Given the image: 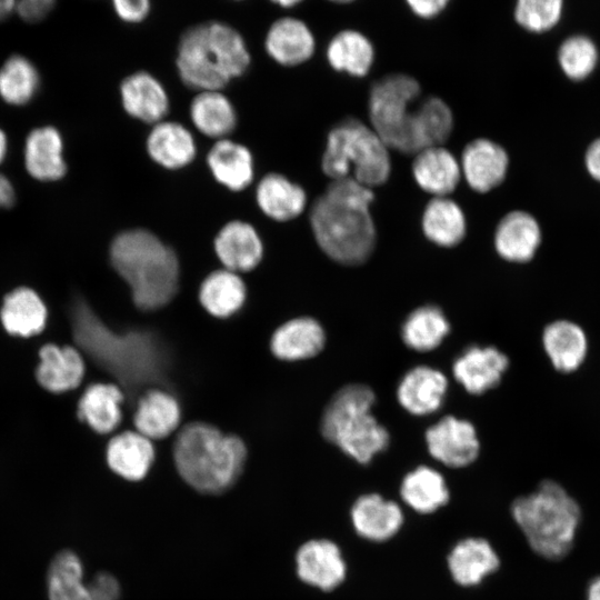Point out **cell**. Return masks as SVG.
I'll list each match as a JSON object with an SVG mask.
<instances>
[{"instance_id":"11","label":"cell","mask_w":600,"mask_h":600,"mask_svg":"<svg viewBox=\"0 0 600 600\" xmlns=\"http://www.w3.org/2000/svg\"><path fill=\"white\" fill-rule=\"evenodd\" d=\"M430 454L451 468L472 463L479 453V440L473 424L467 420L447 416L426 431Z\"/></svg>"},{"instance_id":"9","label":"cell","mask_w":600,"mask_h":600,"mask_svg":"<svg viewBox=\"0 0 600 600\" xmlns=\"http://www.w3.org/2000/svg\"><path fill=\"white\" fill-rule=\"evenodd\" d=\"M421 92L419 82L407 74H389L376 81L369 92L371 128L388 147L416 154V111L412 104Z\"/></svg>"},{"instance_id":"35","label":"cell","mask_w":600,"mask_h":600,"mask_svg":"<svg viewBox=\"0 0 600 600\" xmlns=\"http://www.w3.org/2000/svg\"><path fill=\"white\" fill-rule=\"evenodd\" d=\"M247 297L246 284L237 272L220 269L204 278L199 299L212 316L228 318L240 310Z\"/></svg>"},{"instance_id":"12","label":"cell","mask_w":600,"mask_h":600,"mask_svg":"<svg viewBox=\"0 0 600 600\" xmlns=\"http://www.w3.org/2000/svg\"><path fill=\"white\" fill-rule=\"evenodd\" d=\"M451 580L461 588H473L497 572L501 561L491 542L482 537L458 540L446 557Z\"/></svg>"},{"instance_id":"28","label":"cell","mask_w":600,"mask_h":600,"mask_svg":"<svg viewBox=\"0 0 600 600\" xmlns=\"http://www.w3.org/2000/svg\"><path fill=\"white\" fill-rule=\"evenodd\" d=\"M256 200L267 217L280 222L299 217L307 206L303 188L277 172H270L259 181Z\"/></svg>"},{"instance_id":"53","label":"cell","mask_w":600,"mask_h":600,"mask_svg":"<svg viewBox=\"0 0 600 600\" xmlns=\"http://www.w3.org/2000/svg\"><path fill=\"white\" fill-rule=\"evenodd\" d=\"M329 1H332V2H336V3H348V2H351L353 0H329Z\"/></svg>"},{"instance_id":"23","label":"cell","mask_w":600,"mask_h":600,"mask_svg":"<svg viewBox=\"0 0 600 600\" xmlns=\"http://www.w3.org/2000/svg\"><path fill=\"white\" fill-rule=\"evenodd\" d=\"M180 404L164 388L147 389L138 399L133 422L139 433L148 439H162L180 422Z\"/></svg>"},{"instance_id":"7","label":"cell","mask_w":600,"mask_h":600,"mask_svg":"<svg viewBox=\"0 0 600 600\" xmlns=\"http://www.w3.org/2000/svg\"><path fill=\"white\" fill-rule=\"evenodd\" d=\"M373 403L371 388L348 384L331 398L321 418L322 436L362 464L386 450L390 439L371 413Z\"/></svg>"},{"instance_id":"4","label":"cell","mask_w":600,"mask_h":600,"mask_svg":"<svg viewBox=\"0 0 600 600\" xmlns=\"http://www.w3.org/2000/svg\"><path fill=\"white\" fill-rule=\"evenodd\" d=\"M241 33L228 23L207 21L180 37L176 64L181 81L193 90H222L250 66Z\"/></svg>"},{"instance_id":"21","label":"cell","mask_w":600,"mask_h":600,"mask_svg":"<svg viewBox=\"0 0 600 600\" xmlns=\"http://www.w3.org/2000/svg\"><path fill=\"white\" fill-rule=\"evenodd\" d=\"M447 388L448 381L441 371L428 366H418L402 377L397 389V398L408 412L426 416L441 407Z\"/></svg>"},{"instance_id":"49","label":"cell","mask_w":600,"mask_h":600,"mask_svg":"<svg viewBox=\"0 0 600 600\" xmlns=\"http://www.w3.org/2000/svg\"><path fill=\"white\" fill-rule=\"evenodd\" d=\"M14 201V191L10 181L0 173V207H10Z\"/></svg>"},{"instance_id":"16","label":"cell","mask_w":600,"mask_h":600,"mask_svg":"<svg viewBox=\"0 0 600 600\" xmlns=\"http://www.w3.org/2000/svg\"><path fill=\"white\" fill-rule=\"evenodd\" d=\"M508 364V357L497 348L472 346L454 360L452 372L469 393L481 394L499 384Z\"/></svg>"},{"instance_id":"29","label":"cell","mask_w":600,"mask_h":600,"mask_svg":"<svg viewBox=\"0 0 600 600\" xmlns=\"http://www.w3.org/2000/svg\"><path fill=\"white\" fill-rule=\"evenodd\" d=\"M124 392L117 383L90 384L78 402V417L98 433H109L121 422Z\"/></svg>"},{"instance_id":"34","label":"cell","mask_w":600,"mask_h":600,"mask_svg":"<svg viewBox=\"0 0 600 600\" xmlns=\"http://www.w3.org/2000/svg\"><path fill=\"white\" fill-rule=\"evenodd\" d=\"M190 118L202 134L226 139L237 127V113L231 101L220 90H204L192 99Z\"/></svg>"},{"instance_id":"32","label":"cell","mask_w":600,"mask_h":600,"mask_svg":"<svg viewBox=\"0 0 600 600\" xmlns=\"http://www.w3.org/2000/svg\"><path fill=\"white\" fill-rule=\"evenodd\" d=\"M400 497L417 513L430 514L448 503L450 492L439 471L420 466L402 479Z\"/></svg>"},{"instance_id":"33","label":"cell","mask_w":600,"mask_h":600,"mask_svg":"<svg viewBox=\"0 0 600 600\" xmlns=\"http://www.w3.org/2000/svg\"><path fill=\"white\" fill-rule=\"evenodd\" d=\"M24 159L28 172L38 180H57L66 173L62 140L52 127L30 132L26 141Z\"/></svg>"},{"instance_id":"8","label":"cell","mask_w":600,"mask_h":600,"mask_svg":"<svg viewBox=\"0 0 600 600\" xmlns=\"http://www.w3.org/2000/svg\"><path fill=\"white\" fill-rule=\"evenodd\" d=\"M321 168L331 180L352 173L351 178L372 189L387 182L391 160L388 147L371 127L347 118L329 131Z\"/></svg>"},{"instance_id":"3","label":"cell","mask_w":600,"mask_h":600,"mask_svg":"<svg viewBox=\"0 0 600 600\" xmlns=\"http://www.w3.org/2000/svg\"><path fill=\"white\" fill-rule=\"evenodd\" d=\"M110 261L128 283L134 304L143 311L167 306L179 289L174 250L147 229H129L114 237Z\"/></svg>"},{"instance_id":"46","label":"cell","mask_w":600,"mask_h":600,"mask_svg":"<svg viewBox=\"0 0 600 600\" xmlns=\"http://www.w3.org/2000/svg\"><path fill=\"white\" fill-rule=\"evenodd\" d=\"M91 600H120L121 588L109 572L97 573L88 583Z\"/></svg>"},{"instance_id":"17","label":"cell","mask_w":600,"mask_h":600,"mask_svg":"<svg viewBox=\"0 0 600 600\" xmlns=\"http://www.w3.org/2000/svg\"><path fill=\"white\" fill-rule=\"evenodd\" d=\"M264 49L277 63L294 67L313 56L316 39L304 21L294 17H282L269 27Z\"/></svg>"},{"instance_id":"26","label":"cell","mask_w":600,"mask_h":600,"mask_svg":"<svg viewBox=\"0 0 600 600\" xmlns=\"http://www.w3.org/2000/svg\"><path fill=\"white\" fill-rule=\"evenodd\" d=\"M47 307L32 289L20 287L9 292L0 309V320L4 330L17 337L29 338L46 328Z\"/></svg>"},{"instance_id":"2","label":"cell","mask_w":600,"mask_h":600,"mask_svg":"<svg viewBox=\"0 0 600 600\" xmlns=\"http://www.w3.org/2000/svg\"><path fill=\"white\" fill-rule=\"evenodd\" d=\"M372 189L351 177L332 180L312 203L310 224L320 249L333 261L358 266L372 254L377 232L370 214Z\"/></svg>"},{"instance_id":"14","label":"cell","mask_w":600,"mask_h":600,"mask_svg":"<svg viewBox=\"0 0 600 600\" xmlns=\"http://www.w3.org/2000/svg\"><path fill=\"white\" fill-rule=\"evenodd\" d=\"M542 347L553 369L573 373L586 362L589 339L586 330L570 319H557L542 331Z\"/></svg>"},{"instance_id":"38","label":"cell","mask_w":600,"mask_h":600,"mask_svg":"<svg viewBox=\"0 0 600 600\" xmlns=\"http://www.w3.org/2000/svg\"><path fill=\"white\" fill-rule=\"evenodd\" d=\"M83 574V563L76 552L71 550L58 552L47 571L48 599L91 600Z\"/></svg>"},{"instance_id":"45","label":"cell","mask_w":600,"mask_h":600,"mask_svg":"<svg viewBox=\"0 0 600 600\" xmlns=\"http://www.w3.org/2000/svg\"><path fill=\"white\" fill-rule=\"evenodd\" d=\"M117 17L127 23H140L150 13L151 0H111Z\"/></svg>"},{"instance_id":"43","label":"cell","mask_w":600,"mask_h":600,"mask_svg":"<svg viewBox=\"0 0 600 600\" xmlns=\"http://www.w3.org/2000/svg\"><path fill=\"white\" fill-rule=\"evenodd\" d=\"M563 0H517L514 19L531 32H544L560 20Z\"/></svg>"},{"instance_id":"15","label":"cell","mask_w":600,"mask_h":600,"mask_svg":"<svg viewBox=\"0 0 600 600\" xmlns=\"http://www.w3.org/2000/svg\"><path fill=\"white\" fill-rule=\"evenodd\" d=\"M213 247L224 269L237 273L253 270L263 257L259 233L253 226L241 220L226 223L217 233Z\"/></svg>"},{"instance_id":"50","label":"cell","mask_w":600,"mask_h":600,"mask_svg":"<svg viewBox=\"0 0 600 600\" xmlns=\"http://www.w3.org/2000/svg\"><path fill=\"white\" fill-rule=\"evenodd\" d=\"M587 600H600V577L594 578L588 584Z\"/></svg>"},{"instance_id":"10","label":"cell","mask_w":600,"mask_h":600,"mask_svg":"<svg viewBox=\"0 0 600 600\" xmlns=\"http://www.w3.org/2000/svg\"><path fill=\"white\" fill-rule=\"evenodd\" d=\"M299 579L323 592L339 588L347 578L348 566L340 547L329 539H311L296 552Z\"/></svg>"},{"instance_id":"25","label":"cell","mask_w":600,"mask_h":600,"mask_svg":"<svg viewBox=\"0 0 600 600\" xmlns=\"http://www.w3.org/2000/svg\"><path fill=\"white\" fill-rule=\"evenodd\" d=\"M146 146L150 158L169 170L187 167L197 153L190 131L174 121L156 123L147 137Z\"/></svg>"},{"instance_id":"18","label":"cell","mask_w":600,"mask_h":600,"mask_svg":"<svg viewBox=\"0 0 600 600\" xmlns=\"http://www.w3.org/2000/svg\"><path fill=\"white\" fill-rule=\"evenodd\" d=\"M508 164L506 150L489 139H476L462 152V173L477 192H488L498 187L506 178Z\"/></svg>"},{"instance_id":"22","label":"cell","mask_w":600,"mask_h":600,"mask_svg":"<svg viewBox=\"0 0 600 600\" xmlns=\"http://www.w3.org/2000/svg\"><path fill=\"white\" fill-rule=\"evenodd\" d=\"M541 242L537 220L524 211H511L497 226L494 247L500 257L511 262H528Z\"/></svg>"},{"instance_id":"48","label":"cell","mask_w":600,"mask_h":600,"mask_svg":"<svg viewBox=\"0 0 600 600\" xmlns=\"http://www.w3.org/2000/svg\"><path fill=\"white\" fill-rule=\"evenodd\" d=\"M586 166L589 173L600 182V138L589 146L586 153Z\"/></svg>"},{"instance_id":"30","label":"cell","mask_w":600,"mask_h":600,"mask_svg":"<svg viewBox=\"0 0 600 600\" xmlns=\"http://www.w3.org/2000/svg\"><path fill=\"white\" fill-rule=\"evenodd\" d=\"M326 341L321 324L312 318L292 319L272 334V353L288 361L302 360L318 354Z\"/></svg>"},{"instance_id":"44","label":"cell","mask_w":600,"mask_h":600,"mask_svg":"<svg viewBox=\"0 0 600 600\" xmlns=\"http://www.w3.org/2000/svg\"><path fill=\"white\" fill-rule=\"evenodd\" d=\"M57 0H0V21L17 14L28 23L44 20L53 10Z\"/></svg>"},{"instance_id":"31","label":"cell","mask_w":600,"mask_h":600,"mask_svg":"<svg viewBox=\"0 0 600 600\" xmlns=\"http://www.w3.org/2000/svg\"><path fill=\"white\" fill-rule=\"evenodd\" d=\"M154 459L150 439L134 431H124L113 437L107 447L109 468L130 481L143 479Z\"/></svg>"},{"instance_id":"52","label":"cell","mask_w":600,"mask_h":600,"mask_svg":"<svg viewBox=\"0 0 600 600\" xmlns=\"http://www.w3.org/2000/svg\"><path fill=\"white\" fill-rule=\"evenodd\" d=\"M6 152H7V138L4 133L0 130V162L6 157Z\"/></svg>"},{"instance_id":"6","label":"cell","mask_w":600,"mask_h":600,"mask_svg":"<svg viewBox=\"0 0 600 600\" xmlns=\"http://www.w3.org/2000/svg\"><path fill=\"white\" fill-rule=\"evenodd\" d=\"M173 459L181 478L201 493L228 490L239 478L246 459L243 441L216 427L192 422L178 434Z\"/></svg>"},{"instance_id":"41","label":"cell","mask_w":600,"mask_h":600,"mask_svg":"<svg viewBox=\"0 0 600 600\" xmlns=\"http://www.w3.org/2000/svg\"><path fill=\"white\" fill-rule=\"evenodd\" d=\"M39 73L34 64L21 54L10 56L0 68V96L11 104H23L36 93Z\"/></svg>"},{"instance_id":"20","label":"cell","mask_w":600,"mask_h":600,"mask_svg":"<svg viewBox=\"0 0 600 600\" xmlns=\"http://www.w3.org/2000/svg\"><path fill=\"white\" fill-rule=\"evenodd\" d=\"M84 371L83 357L76 347L47 343L39 349L36 378L50 392L61 393L76 389Z\"/></svg>"},{"instance_id":"39","label":"cell","mask_w":600,"mask_h":600,"mask_svg":"<svg viewBox=\"0 0 600 600\" xmlns=\"http://www.w3.org/2000/svg\"><path fill=\"white\" fill-rule=\"evenodd\" d=\"M450 324L437 306L413 310L401 328L403 342L412 350L424 352L437 348L449 333Z\"/></svg>"},{"instance_id":"5","label":"cell","mask_w":600,"mask_h":600,"mask_svg":"<svg viewBox=\"0 0 600 600\" xmlns=\"http://www.w3.org/2000/svg\"><path fill=\"white\" fill-rule=\"evenodd\" d=\"M510 514L529 548L547 560H560L570 552L581 522L578 501L550 479L516 498Z\"/></svg>"},{"instance_id":"1","label":"cell","mask_w":600,"mask_h":600,"mask_svg":"<svg viewBox=\"0 0 600 600\" xmlns=\"http://www.w3.org/2000/svg\"><path fill=\"white\" fill-rule=\"evenodd\" d=\"M69 318L79 351L114 378L131 398L144 387L167 386L170 353L156 333L113 330L82 298L73 300Z\"/></svg>"},{"instance_id":"24","label":"cell","mask_w":600,"mask_h":600,"mask_svg":"<svg viewBox=\"0 0 600 600\" xmlns=\"http://www.w3.org/2000/svg\"><path fill=\"white\" fill-rule=\"evenodd\" d=\"M412 174L426 192L434 197H447L457 188L461 168L446 148L430 147L414 154Z\"/></svg>"},{"instance_id":"19","label":"cell","mask_w":600,"mask_h":600,"mask_svg":"<svg viewBox=\"0 0 600 600\" xmlns=\"http://www.w3.org/2000/svg\"><path fill=\"white\" fill-rule=\"evenodd\" d=\"M120 96L124 110L144 123L163 121L169 111V98L161 82L147 71H137L123 79Z\"/></svg>"},{"instance_id":"13","label":"cell","mask_w":600,"mask_h":600,"mask_svg":"<svg viewBox=\"0 0 600 600\" xmlns=\"http://www.w3.org/2000/svg\"><path fill=\"white\" fill-rule=\"evenodd\" d=\"M350 520L358 537L372 543H384L400 532L404 514L396 501L379 493H367L353 502Z\"/></svg>"},{"instance_id":"37","label":"cell","mask_w":600,"mask_h":600,"mask_svg":"<svg viewBox=\"0 0 600 600\" xmlns=\"http://www.w3.org/2000/svg\"><path fill=\"white\" fill-rule=\"evenodd\" d=\"M326 56L334 70L363 77L372 67L374 49L363 33L347 29L338 32L330 40Z\"/></svg>"},{"instance_id":"27","label":"cell","mask_w":600,"mask_h":600,"mask_svg":"<svg viewBox=\"0 0 600 600\" xmlns=\"http://www.w3.org/2000/svg\"><path fill=\"white\" fill-rule=\"evenodd\" d=\"M207 164L214 179L231 191L244 190L253 180L250 150L230 139L218 140L207 154Z\"/></svg>"},{"instance_id":"47","label":"cell","mask_w":600,"mask_h":600,"mask_svg":"<svg viewBox=\"0 0 600 600\" xmlns=\"http://www.w3.org/2000/svg\"><path fill=\"white\" fill-rule=\"evenodd\" d=\"M450 0H406L410 10L422 19H432L440 14Z\"/></svg>"},{"instance_id":"51","label":"cell","mask_w":600,"mask_h":600,"mask_svg":"<svg viewBox=\"0 0 600 600\" xmlns=\"http://www.w3.org/2000/svg\"><path fill=\"white\" fill-rule=\"evenodd\" d=\"M270 1L281 8L289 9V8H293L298 6L303 0H270Z\"/></svg>"},{"instance_id":"40","label":"cell","mask_w":600,"mask_h":600,"mask_svg":"<svg viewBox=\"0 0 600 600\" xmlns=\"http://www.w3.org/2000/svg\"><path fill=\"white\" fill-rule=\"evenodd\" d=\"M453 114L440 98L430 97L417 107L414 142L417 152L442 146L451 136Z\"/></svg>"},{"instance_id":"42","label":"cell","mask_w":600,"mask_h":600,"mask_svg":"<svg viewBox=\"0 0 600 600\" xmlns=\"http://www.w3.org/2000/svg\"><path fill=\"white\" fill-rule=\"evenodd\" d=\"M558 60L567 77L581 80L587 78L597 64V48L587 37H570L561 44Z\"/></svg>"},{"instance_id":"36","label":"cell","mask_w":600,"mask_h":600,"mask_svg":"<svg viewBox=\"0 0 600 600\" xmlns=\"http://www.w3.org/2000/svg\"><path fill=\"white\" fill-rule=\"evenodd\" d=\"M422 230L431 242L444 248L454 247L466 234L463 211L447 197H433L424 208Z\"/></svg>"}]
</instances>
